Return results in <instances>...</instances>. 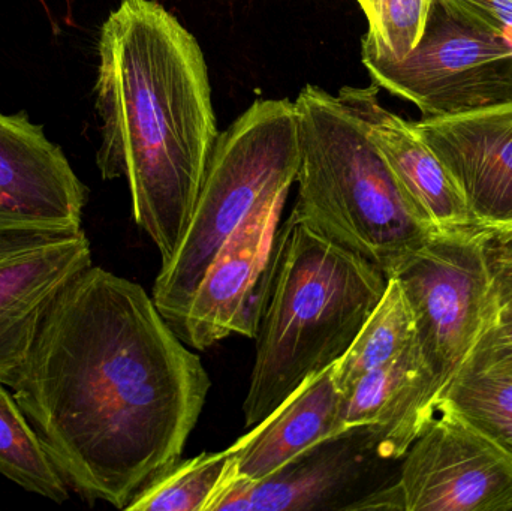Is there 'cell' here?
Listing matches in <instances>:
<instances>
[{
	"label": "cell",
	"mask_w": 512,
	"mask_h": 511,
	"mask_svg": "<svg viewBox=\"0 0 512 511\" xmlns=\"http://www.w3.org/2000/svg\"><path fill=\"white\" fill-rule=\"evenodd\" d=\"M210 387L146 290L92 264L48 306L12 390L68 488L125 510L180 459Z\"/></svg>",
	"instance_id": "obj_1"
},
{
	"label": "cell",
	"mask_w": 512,
	"mask_h": 511,
	"mask_svg": "<svg viewBox=\"0 0 512 511\" xmlns=\"http://www.w3.org/2000/svg\"><path fill=\"white\" fill-rule=\"evenodd\" d=\"M95 105L96 165L125 179L135 224L176 254L200 194L218 122L197 38L155 0H122L102 24Z\"/></svg>",
	"instance_id": "obj_2"
},
{
	"label": "cell",
	"mask_w": 512,
	"mask_h": 511,
	"mask_svg": "<svg viewBox=\"0 0 512 511\" xmlns=\"http://www.w3.org/2000/svg\"><path fill=\"white\" fill-rule=\"evenodd\" d=\"M387 285L381 267L289 215L271 249L246 428L342 359Z\"/></svg>",
	"instance_id": "obj_3"
},
{
	"label": "cell",
	"mask_w": 512,
	"mask_h": 511,
	"mask_svg": "<svg viewBox=\"0 0 512 511\" xmlns=\"http://www.w3.org/2000/svg\"><path fill=\"white\" fill-rule=\"evenodd\" d=\"M294 102L300 165L292 213L388 276L435 231L412 212L381 153L337 96L307 84Z\"/></svg>",
	"instance_id": "obj_4"
},
{
	"label": "cell",
	"mask_w": 512,
	"mask_h": 511,
	"mask_svg": "<svg viewBox=\"0 0 512 511\" xmlns=\"http://www.w3.org/2000/svg\"><path fill=\"white\" fill-rule=\"evenodd\" d=\"M298 165V116L291 99H258L219 134L188 230L153 287V302L173 329L225 240L268 192L292 186Z\"/></svg>",
	"instance_id": "obj_5"
},
{
	"label": "cell",
	"mask_w": 512,
	"mask_h": 511,
	"mask_svg": "<svg viewBox=\"0 0 512 511\" xmlns=\"http://www.w3.org/2000/svg\"><path fill=\"white\" fill-rule=\"evenodd\" d=\"M388 278L397 279L405 293L415 341L442 393L468 362L492 315L483 227L433 234Z\"/></svg>",
	"instance_id": "obj_6"
},
{
	"label": "cell",
	"mask_w": 512,
	"mask_h": 511,
	"mask_svg": "<svg viewBox=\"0 0 512 511\" xmlns=\"http://www.w3.org/2000/svg\"><path fill=\"white\" fill-rule=\"evenodd\" d=\"M373 84L417 105L423 119L512 102V45L469 29L436 3L417 47L400 62L361 54Z\"/></svg>",
	"instance_id": "obj_7"
},
{
	"label": "cell",
	"mask_w": 512,
	"mask_h": 511,
	"mask_svg": "<svg viewBox=\"0 0 512 511\" xmlns=\"http://www.w3.org/2000/svg\"><path fill=\"white\" fill-rule=\"evenodd\" d=\"M345 510L510 511L512 459L448 410L403 456L399 477Z\"/></svg>",
	"instance_id": "obj_8"
},
{
	"label": "cell",
	"mask_w": 512,
	"mask_h": 511,
	"mask_svg": "<svg viewBox=\"0 0 512 511\" xmlns=\"http://www.w3.org/2000/svg\"><path fill=\"white\" fill-rule=\"evenodd\" d=\"M289 189L280 186L268 192L207 267L185 317L174 329L188 347L204 351L233 335L256 338L271 249Z\"/></svg>",
	"instance_id": "obj_9"
},
{
	"label": "cell",
	"mask_w": 512,
	"mask_h": 511,
	"mask_svg": "<svg viewBox=\"0 0 512 511\" xmlns=\"http://www.w3.org/2000/svg\"><path fill=\"white\" fill-rule=\"evenodd\" d=\"M90 266L83 228L0 231V384L12 389L48 306Z\"/></svg>",
	"instance_id": "obj_10"
},
{
	"label": "cell",
	"mask_w": 512,
	"mask_h": 511,
	"mask_svg": "<svg viewBox=\"0 0 512 511\" xmlns=\"http://www.w3.org/2000/svg\"><path fill=\"white\" fill-rule=\"evenodd\" d=\"M86 186L26 113L0 111V231L81 230Z\"/></svg>",
	"instance_id": "obj_11"
},
{
	"label": "cell",
	"mask_w": 512,
	"mask_h": 511,
	"mask_svg": "<svg viewBox=\"0 0 512 511\" xmlns=\"http://www.w3.org/2000/svg\"><path fill=\"white\" fill-rule=\"evenodd\" d=\"M412 126L453 177L474 224L512 227V102Z\"/></svg>",
	"instance_id": "obj_12"
},
{
	"label": "cell",
	"mask_w": 512,
	"mask_h": 511,
	"mask_svg": "<svg viewBox=\"0 0 512 511\" xmlns=\"http://www.w3.org/2000/svg\"><path fill=\"white\" fill-rule=\"evenodd\" d=\"M378 93L376 84L346 86L337 98L381 153L412 212L435 233L475 225L462 192L441 159L421 140L412 122L382 107Z\"/></svg>",
	"instance_id": "obj_13"
},
{
	"label": "cell",
	"mask_w": 512,
	"mask_h": 511,
	"mask_svg": "<svg viewBox=\"0 0 512 511\" xmlns=\"http://www.w3.org/2000/svg\"><path fill=\"white\" fill-rule=\"evenodd\" d=\"M438 381L417 341L346 395L348 431H366L375 455L400 459L438 414Z\"/></svg>",
	"instance_id": "obj_14"
},
{
	"label": "cell",
	"mask_w": 512,
	"mask_h": 511,
	"mask_svg": "<svg viewBox=\"0 0 512 511\" xmlns=\"http://www.w3.org/2000/svg\"><path fill=\"white\" fill-rule=\"evenodd\" d=\"M367 452L375 453L369 434L354 429L307 450L276 473L255 482L233 477V462L210 511L325 509L358 482Z\"/></svg>",
	"instance_id": "obj_15"
},
{
	"label": "cell",
	"mask_w": 512,
	"mask_h": 511,
	"mask_svg": "<svg viewBox=\"0 0 512 511\" xmlns=\"http://www.w3.org/2000/svg\"><path fill=\"white\" fill-rule=\"evenodd\" d=\"M331 369L306 381L230 447L233 477L251 482L265 479L307 450L348 434L346 399Z\"/></svg>",
	"instance_id": "obj_16"
},
{
	"label": "cell",
	"mask_w": 512,
	"mask_h": 511,
	"mask_svg": "<svg viewBox=\"0 0 512 511\" xmlns=\"http://www.w3.org/2000/svg\"><path fill=\"white\" fill-rule=\"evenodd\" d=\"M415 341V323L397 279L388 278L387 290L342 359L333 366V380L343 396L361 377L396 359Z\"/></svg>",
	"instance_id": "obj_17"
},
{
	"label": "cell",
	"mask_w": 512,
	"mask_h": 511,
	"mask_svg": "<svg viewBox=\"0 0 512 511\" xmlns=\"http://www.w3.org/2000/svg\"><path fill=\"white\" fill-rule=\"evenodd\" d=\"M233 468L230 447L167 465L132 498L125 510L210 511Z\"/></svg>",
	"instance_id": "obj_18"
},
{
	"label": "cell",
	"mask_w": 512,
	"mask_h": 511,
	"mask_svg": "<svg viewBox=\"0 0 512 511\" xmlns=\"http://www.w3.org/2000/svg\"><path fill=\"white\" fill-rule=\"evenodd\" d=\"M0 474L53 503L69 500L68 485L14 396L0 384Z\"/></svg>",
	"instance_id": "obj_19"
},
{
	"label": "cell",
	"mask_w": 512,
	"mask_h": 511,
	"mask_svg": "<svg viewBox=\"0 0 512 511\" xmlns=\"http://www.w3.org/2000/svg\"><path fill=\"white\" fill-rule=\"evenodd\" d=\"M512 459V375L465 365L438 399Z\"/></svg>",
	"instance_id": "obj_20"
},
{
	"label": "cell",
	"mask_w": 512,
	"mask_h": 511,
	"mask_svg": "<svg viewBox=\"0 0 512 511\" xmlns=\"http://www.w3.org/2000/svg\"><path fill=\"white\" fill-rule=\"evenodd\" d=\"M483 248L492 291V315L465 365L512 375V227L483 228Z\"/></svg>",
	"instance_id": "obj_21"
},
{
	"label": "cell",
	"mask_w": 512,
	"mask_h": 511,
	"mask_svg": "<svg viewBox=\"0 0 512 511\" xmlns=\"http://www.w3.org/2000/svg\"><path fill=\"white\" fill-rule=\"evenodd\" d=\"M369 30L361 54L390 62L405 59L423 38L436 0H357Z\"/></svg>",
	"instance_id": "obj_22"
},
{
	"label": "cell",
	"mask_w": 512,
	"mask_h": 511,
	"mask_svg": "<svg viewBox=\"0 0 512 511\" xmlns=\"http://www.w3.org/2000/svg\"><path fill=\"white\" fill-rule=\"evenodd\" d=\"M457 23L512 45V0H436Z\"/></svg>",
	"instance_id": "obj_23"
}]
</instances>
